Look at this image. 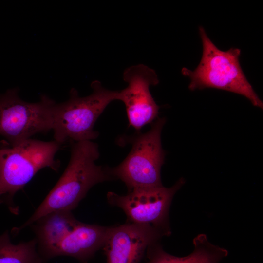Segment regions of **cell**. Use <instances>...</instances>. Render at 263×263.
<instances>
[{
  "mask_svg": "<svg viewBox=\"0 0 263 263\" xmlns=\"http://www.w3.org/2000/svg\"><path fill=\"white\" fill-rule=\"evenodd\" d=\"M193 244V251L181 257L167 253L158 242L155 243L147 250L149 259L147 263H220L228 254L226 249L211 243L205 234L196 236Z\"/></svg>",
  "mask_w": 263,
  "mask_h": 263,
  "instance_id": "7c38bea8",
  "label": "cell"
},
{
  "mask_svg": "<svg viewBox=\"0 0 263 263\" xmlns=\"http://www.w3.org/2000/svg\"><path fill=\"white\" fill-rule=\"evenodd\" d=\"M36 239L13 244L8 231L0 235V263H42Z\"/></svg>",
  "mask_w": 263,
  "mask_h": 263,
  "instance_id": "4fadbf2b",
  "label": "cell"
},
{
  "mask_svg": "<svg viewBox=\"0 0 263 263\" xmlns=\"http://www.w3.org/2000/svg\"><path fill=\"white\" fill-rule=\"evenodd\" d=\"M110 226L80 223L59 244L50 258L59 256L86 262L102 249Z\"/></svg>",
  "mask_w": 263,
  "mask_h": 263,
  "instance_id": "30bf717a",
  "label": "cell"
},
{
  "mask_svg": "<svg viewBox=\"0 0 263 263\" xmlns=\"http://www.w3.org/2000/svg\"><path fill=\"white\" fill-rule=\"evenodd\" d=\"M185 180L179 179L172 186H163L136 188L120 195L109 192L108 203L122 209L127 216V222L150 225L171 232L169 213L173 196L184 185Z\"/></svg>",
  "mask_w": 263,
  "mask_h": 263,
  "instance_id": "52a82bcc",
  "label": "cell"
},
{
  "mask_svg": "<svg viewBox=\"0 0 263 263\" xmlns=\"http://www.w3.org/2000/svg\"><path fill=\"white\" fill-rule=\"evenodd\" d=\"M171 233L150 225L129 222L110 226L102 248L107 263H139L150 245Z\"/></svg>",
  "mask_w": 263,
  "mask_h": 263,
  "instance_id": "9c48e42d",
  "label": "cell"
},
{
  "mask_svg": "<svg viewBox=\"0 0 263 263\" xmlns=\"http://www.w3.org/2000/svg\"><path fill=\"white\" fill-rule=\"evenodd\" d=\"M123 78L127 86L119 91V100L125 104L130 126L138 131L158 117L160 107L150 87L157 85L159 79L153 69L143 64L126 69Z\"/></svg>",
  "mask_w": 263,
  "mask_h": 263,
  "instance_id": "ba28073f",
  "label": "cell"
},
{
  "mask_svg": "<svg viewBox=\"0 0 263 263\" xmlns=\"http://www.w3.org/2000/svg\"><path fill=\"white\" fill-rule=\"evenodd\" d=\"M55 102L42 95L37 102L21 99L18 88L0 95V135L11 145L52 130L53 108Z\"/></svg>",
  "mask_w": 263,
  "mask_h": 263,
  "instance_id": "8992f818",
  "label": "cell"
},
{
  "mask_svg": "<svg viewBox=\"0 0 263 263\" xmlns=\"http://www.w3.org/2000/svg\"><path fill=\"white\" fill-rule=\"evenodd\" d=\"M99 154L97 144L92 141L73 142L69 163L60 179L29 219L14 229L15 233L49 213L71 211L94 186L113 179L108 167L95 164Z\"/></svg>",
  "mask_w": 263,
  "mask_h": 263,
  "instance_id": "6da1fadb",
  "label": "cell"
},
{
  "mask_svg": "<svg viewBox=\"0 0 263 263\" xmlns=\"http://www.w3.org/2000/svg\"><path fill=\"white\" fill-rule=\"evenodd\" d=\"M165 123V118H157L148 132L130 138L132 147L127 156L116 167L108 168L111 176L123 182L128 191L163 186L161 169L165 153L161 134Z\"/></svg>",
  "mask_w": 263,
  "mask_h": 263,
  "instance_id": "5b68a950",
  "label": "cell"
},
{
  "mask_svg": "<svg viewBox=\"0 0 263 263\" xmlns=\"http://www.w3.org/2000/svg\"><path fill=\"white\" fill-rule=\"evenodd\" d=\"M202 55L194 70L187 68L183 75L190 79L191 91L205 88L225 90L244 96L252 105L263 109V104L244 75L239 61L241 50L231 48L224 51L212 42L202 26L199 27Z\"/></svg>",
  "mask_w": 263,
  "mask_h": 263,
  "instance_id": "7a4b0ae2",
  "label": "cell"
},
{
  "mask_svg": "<svg viewBox=\"0 0 263 263\" xmlns=\"http://www.w3.org/2000/svg\"><path fill=\"white\" fill-rule=\"evenodd\" d=\"M91 86L92 92L89 95L80 97L72 88L67 100L54 105L52 130L54 140L61 145L68 141L96 139L99 133L94 130L95 122L111 102L119 100V91L108 90L98 80L93 81Z\"/></svg>",
  "mask_w": 263,
  "mask_h": 263,
  "instance_id": "3957f363",
  "label": "cell"
},
{
  "mask_svg": "<svg viewBox=\"0 0 263 263\" xmlns=\"http://www.w3.org/2000/svg\"><path fill=\"white\" fill-rule=\"evenodd\" d=\"M60 146L54 140L30 138L16 145L0 141V202L12 203L15 193L41 169L57 171L60 163L55 157Z\"/></svg>",
  "mask_w": 263,
  "mask_h": 263,
  "instance_id": "277c9868",
  "label": "cell"
},
{
  "mask_svg": "<svg viewBox=\"0 0 263 263\" xmlns=\"http://www.w3.org/2000/svg\"><path fill=\"white\" fill-rule=\"evenodd\" d=\"M80 223L71 211L58 210L47 214L33 224L41 258L50 259L59 244Z\"/></svg>",
  "mask_w": 263,
  "mask_h": 263,
  "instance_id": "8fae6325",
  "label": "cell"
}]
</instances>
